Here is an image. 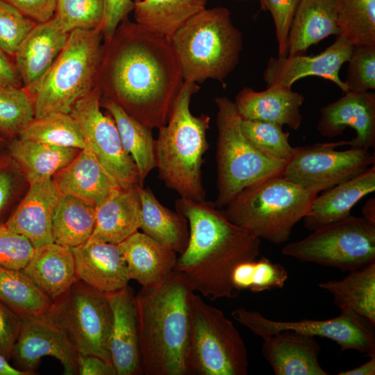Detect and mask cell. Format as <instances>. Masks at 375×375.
I'll return each mask as SVG.
<instances>
[{
    "instance_id": "obj_1",
    "label": "cell",
    "mask_w": 375,
    "mask_h": 375,
    "mask_svg": "<svg viewBox=\"0 0 375 375\" xmlns=\"http://www.w3.org/2000/svg\"><path fill=\"white\" fill-rule=\"evenodd\" d=\"M184 81L171 40L124 19L105 42L97 86L142 124L160 128Z\"/></svg>"
},
{
    "instance_id": "obj_2",
    "label": "cell",
    "mask_w": 375,
    "mask_h": 375,
    "mask_svg": "<svg viewBox=\"0 0 375 375\" xmlns=\"http://www.w3.org/2000/svg\"><path fill=\"white\" fill-rule=\"evenodd\" d=\"M175 208L188 222L190 238L174 269L184 275L194 292L212 301L236 297L233 272L258 258L260 239L230 222L214 202L180 197Z\"/></svg>"
},
{
    "instance_id": "obj_3",
    "label": "cell",
    "mask_w": 375,
    "mask_h": 375,
    "mask_svg": "<svg viewBox=\"0 0 375 375\" xmlns=\"http://www.w3.org/2000/svg\"><path fill=\"white\" fill-rule=\"evenodd\" d=\"M195 293L184 275L173 270L160 283L135 295L142 374L188 375L190 303Z\"/></svg>"
},
{
    "instance_id": "obj_4",
    "label": "cell",
    "mask_w": 375,
    "mask_h": 375,
    "mask_svg": "<svg viewBox=\"0 0 375 375\" xmlns=\"http://www.w3.org/2000/svg\"><path fill=\"white\" fill-rule=\"evenodd\" d=\"M197 83L185 81L172 106L167 123L158 128L155 157L158 178L181 197L206 200L202 183L203 156L208 149L206 138L210 117L194 115L190 108Z\"/></svg>"
},
{
    "instance_id": "obj_5",
    "label": "cell",
    "mask_w": 375,
    "mask_h": 375,
    "mask_svg": "<svg viewBox=\"0 0 375 375\" xmlns=\"http://www.w3.org/2000/svg\"><path fill=\"white\" fill-rule=\"evenodd\" d=\"M183 81L224 83L240 60L242 35L224 7L206 8L170 38Z\"/></svg>"
},
{
    "instance_id": "obj_6",
    "label": "cell",
    "mask_w": 375,
    "mask_h": 375,
    "mask_svg": "<svg viewBox=\"0 0 375 375\" xmlns=\"http://www.w3.org/2000/svg\"><path fill=\"white\" fill-rule=\"evenodd\" d=\"M316 196L280 175L244 188L223 210L230 222L250 234L281 244Z\"/></svg>"
},
{
    "instance_id": "obj_7",
    "label": "cell",
    "mask_w": 375,
    "mask_h": 375,
    "mask_svg": "<svg viewBox=\"0 0 375 375\" xmlns=\"http://www.w3.org/2000/svg\"><path fill=\"white\" fill-rule=\"evenodd\" d=\"M100 27L70 32L60 54L42 78L26 90L35 117L70 113L74 104L97 87L104 45Z\"/></svg>"
},
{
    "instance_id": "obj_8",
    "label": "cell",
    "mask_w": 375,
    "mask_h": 375,
    "mask_svg": "<svg viewBox=\"0 0 375 375\" xmlns=\"http://www.w3.org/2000/svg\"><path fill=\"white\" fill-rule=\"evenodd\" d=\"M217 108L216 144L217 197L214 202L224 208L244 188L282 175L288 161L269 158L245 138L234 102L226 97L215 99Z\"/></svg>"
},
{
    "instance_id": "obj_9",
    "label": "cell",
    "mask_w": 375,
    "mask_h": 375,
    "mask_svg": "<svg viewBox=\"0 0 375 375\" xmlns=\"http://www.w3.org/2000/svg\"><path fill=\"white\" fill-rule=\"evenodd\" d=\"M188 375H246L244 342L224 312L194 293L190 303V331L185 358Z\"/></svg>"
},
{
    "instance_id": "obj_10",
    "label": "cell",
    "mask_w": 375,
    "mask_h": 375,
    "mask_svg": "<svg viewBox=\"0 0 375 375\" xmlns=\"http://www.w3.org/2000/svg\"><path fill=\"white\" fill-rule=\"evenodd\" d=\"M312 232L286 244L282 254L349 272L375 262V222L350 215Z\"/></svg>"
},
{
    "instance_id": "obj_11",
    "label": "cell",
    "mask_w": 375,
    "mask_h": 375,
    "mask_svg": "<svg viewBox=\"0 0 375 375\" xmlns=\"http://www.w3.org/2000/svg\"><path fill=\"white\" fill-rule=\"evenodd\" d=\"M46 316L66 333L78 353L97 356L112 363V315L106 293L78 280L53 301Z\"/></svg>"
},
{
    "instance_id": "obj_12",
    "label": "cell",
    "mask_w": 375,
    "mask_h": 375,
    "mask_svg": "<svg viewBox=\"0 0 375 375\" xmlns=\"http://www.w3.org/2000/svg\"><path fill=\"white\" fill-rule=\"evenodd\" d=\"M344 145L347 141L297 147L282 176L317 195L374 165L375 155L369 150L353 147L335 150Z\"/></svg>"
},
{
    "instance_id": "obj_13",
    "label": "cell",
    "mask_w": 375,
    "mask_h": 375,
    "mask_svg": "<svg viewBox=\"0 0 375 375\" xmlns=\"http://www.w3.org/2000/svg\"><path fill=\"white\" fill-rule=\"evenodd\" d=\"M336 317L325 320L303 319L280 322L266 318L256 310L244 307L231 312L233 318L262 339L283 331H292L335 342L342 351L355 350L367 356L375 355L374 326L348 309Z\"/></svg>"
},
{
    "instance_id": "obj_14",
    "label": "cell",
    "mask_w": 375,
    "mask_h": 375,
    "mask_svg": "<svg viewBox=\"0 0 375 375\" xmlns=\"http://www.w3.org/2000/svg\"><path fill=\"white\" fill-rule=\"evenodd\" d=\"M101 92L97 86L73 106L84 142L120 188L139 185L135 164L124 150L112 117L101 110Z\"/></svg>"
},
{
    "instance_id": "obj_15",
    "label": "cell",
    "mask_w": 375,
    "mask_h": 375,
    "mask_svg": "<svg viewBox=\"0 0 375 375\" xmlns=\"http://www.w3.org/2000/svg\"><path fill=\"white\" fill-rule=\"evenodd\" d=\"M44 356L58 360L64 374H78V352L66 333L46 315L23 318L11 354L12 366L25 375L33 374Z\"/></svg>"
},
{
    "instance_id": "obj_16",
    "label": "cell",
    "mask_w": 375,
    "mask_h": 375,
    "mask_svg": "<svg viewBox=\"0 0 375 375\" xmlns=\"http://www.w3.org/2000/svg\"><path fill=\"white\" fill-rule=\"evenodd\" d=\"M353 44L341 35L320 53L271 58L263 73L268 87L292 88L293 83L307 76H319L334 83L344 93L348 91L339 75L341 67L349 60Z\"/></svg>"
},
{
    "instance_id": "obj_17",
    "label": "cell",
    "mask_w": 375,
    "mask_h": 375,
    "mask_svg": "<svg viewBox=\"0 0 375 375\" xmlns=\"http://www.w3.org/2000/svg\"><path fill=\"white\" fill-rule=\"evenodd\" d=\"M350 127L356 137L347 145L369 150L375 147V93L346 92L320 110L317 130L324 137L335 138Z\"/></svg>"
},
{
    "instance_id": "obj_18",
    "label": "cell",
    "mask_w": 375,
    "mask_h": 375,
    "mask_svg": "<svg viewBox=\"0 0 375 375\" xmlns=\"http://www.w3.org/2000/svg\"><path fill=\"white\" fill-rule=\"evenodd\" d=\"M112 315L110 353L117 375L142 374L135 295L127 285L106 293Z\"/></svg>"
},
{
    "instance_id": "obj_19",
    "label": "cell",
    "mask_w": 375,
    "mask_h": 375,
    "mask_svg": "<svg viewBox=\"0 0 375 375\" xmlns=\"http://www.w3.org/2000/svg\"><path fill=\"white\" fill-rule=\"evenodd\" d=\"M58 194L52 178L30 184L26 195L4 224L26 238L35 249L53 243L52 217Z\"/></svg>"
},
{
    "instance_id": "obj_20",
    "label": "cell",
    "mask_w": 375,
    "mask_h": 375,
    "mask_svg": "<svg viewBox=\"0 0 375 375\" xmlns=\"http://www.w3.org/2000/svg\"><path fill=\"white\" fill-rule=\"evenodd\" d=\"M68 33L58 19L37 23L15 54V65L22 84L28 90L47 73L64 49Z\"/></svg>"
},
{
    "instance_id": "obj_21",
    "label": "cell",
    "mask_w": 375,
    "mask_h": 375,
    "mask_svg": "<svg viewBox=\"0 0 375 375\" xmlns=\"http://www.w3.org/2000/svg\"><path fill=\"white\" fill-rule=\"evenodd\" d=\"M71 249L78 280L104 293L128 285L126 262L118 244L86 242Z\"/></svg>"
},
{
    "instance_id": "obj_22",
    "label": "cell",
    "mask_w": 375,
    "mask_h": 375,
    "mask_svg": "<svg viewBox=\"0 0 375 375\" xmlns=\"http://www.w3.org/2000/svg\"><path fill=\"white\" fill-rule=\"evenodd\" d=\"M315 336L283 331L263 338L261 353L276 375H328Z\"/></svg>"
},
{
    "instance_id": "obj_23",
    "label": "cell",
    "mask_w": 375,
    "mask_h": 375,
    "mask_svg": "<svg viewBox=\"0 0 375 375\" xmlns=\"http://www.w3.org/2000/svg\"><path fill=\"white\" fill-rule=\"evenodd\" d=\"M305 100L292 88L268 87L256 91L244 87L237 94L234 104L241 119L260 120L285 125L297 130L302 123L301 107Z\"/></svg>"
},
{
    "instance_id": "obj_24",
    "label": "cell",
    "mask_w": 375,
    "mask_h": 375,
    "mask_svg": "<svg viewBox=\"0 0 375 375\" xmlns=\"http://www.w3.org/2000/svg\"><path fill=\"white\" fill-rule=\"evenodd\" d=\"M138 185L117 189L95 207V224L87 242L118 244L138 231L141 203Z\"/></svg>"
},
{
    "instance_id": "obj_25",
    "label": "cell",
    "mask_w": 375,
    "mask_h": 375,
    "mask_svg": "<svg viewBox=\"0 0 375 375\" xmlns=\"http://www.w3.org/2000/svg\"><path fill=\"white\" fill-rule=\"evenodd\" d=\"M375 191V166L353 178L323 191L313 199L310 211L303 218L306 229L313 231L343 220L364 197Z\"/></svg>"
},
{
    "instance_id": "obj_26",
    "label": "cell",
    "mask_w": 375,
    "mask_h": 375,
    "mask_svg": "<svg viewBox=\"0 0 375 375\" xmlns=\"http://www.w3.org/2000/svg\"><path fill=\"white\" fill-rule=\"evenodd\" d=\"M52 179L58 190L96 207L120 188L87 147L56 173Z\"/></svg>"
},
{
    "instance_id": "obj_27",
    "label": "cell",
    "mask_w": 375,
    "mask_h": 375,
    "mask_svg": "<svg viewBox=\"0 0 375 375\" xmlns=\"http://www.w3.org/2000/svg\"><path fill=\"white\" fill-rule=\"evenodd\" d=\"M118 246L130 280L136 281L142 287L158 285L175 269L176 253L142 232H135Z\"/></svg>"
},
{
    "instance_id": "obj_28",
    "label": "cell",
    "mask_w": 375,
    "mask_h": 375,
    "mask_svg": "<svg viewBox=\"0 0 375 375\" xmlns=\"http://www.w3.org/2000/svg\"><path fill=\"white\" fill-rule=\"evenodd\" d=\"M332 35H340L334 0H301L290 28L287 56L305 54Z\"/></svg>"
},
{
    "instance_id": "obj_29",
    "label": "cell",
    "mask_w": 375,
    "mask_h": 375,
    "mask_svg": "<svg viewBox=\"0 0 375 375\" xmlns=\"http://www.w3.org/2000/svg\"><path fill=\"white\" fill-rule=\"evenodd\" d=\"M22 271L52 301L78 281L72 249L56 243L35 249Z\"/></svg>"
},
{
    "instance_id": "obj_30",
    "label": "cell",
    "mask_w": 375,
    "mask_h": 375,
    "mask_svg": "<svg viewBox=\"0 0 375 375\" xmlns=\"http://www.w3.org/2000/svg\"><path fill=\"white\" fill-rule=\"evenodd\" d=\"M138 191L141 203L140 229L176 253H182L190 238L187 219L164 206L149 187L138 185Z\"/></svg>"
},
{
    "instance_id": "obj_31",
    "label": "cell",
    "mask_w": 375,
    "mask_h": 375,
    "mask_svg": "<svg viewBox=\"0 0 375 375\" xmlns=\"http://www.w3.org/2000/svg\"><path fill=\"white\" fill-rule=\"evenodd\" d=\"M8 153L30 184L51 178L67 166L81 149L13 138Z\"/></svg>"
},
{
    "instance_id": "obj_32",
    "label": "cell",
    "mask_w": 375,
    "mask_h": 375,
    "mask_svg": "<svg viewBox=\"0 0 375 375\" xmlns=\"http://www.w3.org/2000/svg\"><path fill=\"white\" fill-rule=\"evenodd\" d=\"M101 104L112 117L117 126L122 144L135 164L139 185L156 168L155 140L152 129L128 115L120 106L108 99Z\"/></svg>"
},
{
    "instance_id": "obj_33",
    "label": "cell",
    "mask_w": 375,
    "mask_h": 375,
    "mask_svg": "<svg viewBox=\"0 0 375 375\" xmlns=\"http://www.w3.org/2000/svg\"><path fill=\"white\" fill-rule=\"evenodd\" d=\"M319 287L333 295L340 310H351L375 326V262L350 272L342 280L320 283Z\"/></svg>"
},
{
    "instance_id": "obj_34",
    "label": "cell",
    "mask_w": 375,
    "mask_h": 375,
    "mask_svg": "<svg viewBox=\"0 0 375 375\" xmlns=\"http://www.w3.org/2000/svg\"><path fill=\"white\" fill-rule=\"evenodd\" d=\"M95 224V207L59 192L52 217L53 243L74 248L86 243Z\"/></svg>"
},
{
    "instance_id": "obj_35",
    "label": "cell",
    "mask_w": 375,
    "mask_h": 375,
    "mask_svg": "<svg viewBox=\"0 0 375 375\" xmlns=\"http://www.w3.org/2000/svg\"><path fill=\"white\" fill-rule=\"evenodd\" d=\"M208 0H133L135 22L168 38L206 9Z\"/></svg>"
},
{
    "instance_id": "obj_36",
    "label": "cell",
    "mask_w": 375,
    "mask_h": 375,
    "mask_svg": "<svg viewBox=\"0 0 375 375\" xmlns=\"http://www.w3.org/2000/svg\"><path fill=\"white\" fill-rule=\"evenodd\" d=\"M0 301L20 317H43L53 301L22 270L0 265Z\"/></svg>"
},
{
    "instance_id": "obj_37",
    "label": "cell",
    "mask_w": 375,
    "mask_h": 375,
    "mask_svg": "<svg viewBox=\"0 0 375 375\" xmlns=\"http://www.w3.org/2000/svg\"><path fill=\"white\" fill-rule=\"evenodd\" d=\"M18 138L63 147L82 149L85 142L70 113L53 112L34 117L18 133Z\"/></svg>"
},
{
    "instance_id": "obj_38",
    "label": "cell",
    "mask_w": 375,
    "mask_h": 375,
    "mask_svg": "<svg viewBox=\"0 0 375 375\" xmlns=\"http://www.w3.org/2000/svg\"><path fill=\"white\" fill-rule=\"evenodd\" d=\"M341 36L353 46L375 45V0H334Z\"/></svg>"
},
{
    "instance_id": "obj_39",
    "label": "cell",
    "mask_w": 375,
    "mask_h": 375,
    "mask_svg": "<svg viewBox=\"0 0 375 375\" xmlns=\"http://www.w3.org/2000/svg\"><path fill=\"white\" fill-rule=\"evenodd\" d=\"M288 278V273L283 265L261 257L238 265L232 274V283L235 291L258 293L281 289Z\"/></svg>"
},
{
    "instance_id": "obj_40",
    "label": "cell",
    "mask_w": 375,
    "mask_h": 375,
    "mask_svg": "<svg viewBox=\"0 0 375 375\" xmlns=\"http://www.w3.org/2000/svg\"><path fill=\"white\" fill-rule=\"evenodd\" d=\"M242 131L247 140L265 156L288 161L296 151L289 142L290 133L267 122L241 119Z\"/></svg>"
},
{
    "instance_id": "obj_41",
    "label": "cell",
    "mask_w": 375,
    "mask_h": 375,
    "mask_svg": "<svg viewBox=\"0 0 375 375\" xmlns=\"http://www.w3.org/2000/svg\"><path fill=\"white\" fill-rule=\"evenodd\" d=\"M35 117L32 99L22 87L0 85V132L13 137Z\"/></svg>"
},
{
    "instance_id": "obj_42",
    "label": "cell",
    "mask_w": 375,
    "mask_h": 375,
    "mask_svg": "<svg viewBox=\"0 0 375 375\" xmlns=\"http://www.w3.org/2000/svg\"><path fill=\"white\" fill-rule=\"evenodd\" d=\"M103 13V0H57L54 16L62 28L69 33L76 29L100 27Z\"/></svg>"
},
{
    "instance_id": "obj_43",
    "label": "cell",
    "mask_w": 375,
    "mask_h": 375,
    "mask_svg": "<svg viewBox=\"0 0 375 375\" xmlns=\"http://www.w3.org/2000/svg\"><path fill=\"white\" fill-rule=\"evenodd\" d=\"M36 24L11 4L0 0V49L14 56Z\"/></svg>"
},
{
    "instance_id": "obj_44",
    "label": "cell",
    "mask_w": 375,
    "mask_h": 375,
    "mask_svg": "<svg viewBox=\"0 0 375 375\" xmlns=\"http://www.w3.org/2000/svg\"><path fill=\"white\" fill-rule=\"evenodd\" d=\"M344 81L348 91L365 92L375 89V45L353 46ZM347 91V92H348Z\"/></svg>"
},
{
    "instance_id": "obj_45",
    "label": "cell",
    "mask_w": 375,
    "mask_h": 375,
    "mask_svg": "<svg viewBox=\"0 0 375 375\" xmlns=\"http://www.w3.org/2000/svg\"><path fill=\"white\" fill-rule=\"evenodd\" d=\"M35 251L30 241L9 228L0 224V265L22 270Z\"/></svg>"
},
{
    "instance_id": "obj_46",
    "label": "cell",
    "mask_w": 375,
    "mask_h": 375,
    "mask_svg": "<svg viewBox=\"0 0 375 375\" xmlns=\"http://www.w3.org/2000/svg\"><path fill=\"white\" fill-rule=\"evenodd\" d=\"M301 0H263L262 10L269 11L275 26L278 57L288 55V38L290 28Z\"/></svg>"
},
{
    "instance_id": "obj_47",
    "label": "cell",
    "mask_w": 375,
    "mask_h": 375,
    "mask_svg": "<svg viewBox=\"0 0 375 375\" xmlns=\"http://www.w3.org/2000/svg\"><path fill=\"white\" fill-rule=\"evenodd\" d=\"M19 167L9 153L0 156V224L4 214L12 204L18 190Z\"/></svg>"
},
{
    "instance_id": "obj_48",
    "label": "cell",
    "mask_w": 375,
    "mask_h": 375,
    "mask_svg": "<svg viewBox=\"0 0 375 375\" xmlns=\"http://www.w3.org/2000/svg\"><path fill=\"white\" fill-rule=\"evenodd\" d=\"M133 0H103V13L100 25L104 42L112 38L119 24L133 10Z\"/></svg>"
},
{
    "instance_id": "obj_49",
    "label": "cell",
    "mask_w": 375,
    "mask_h": 375,
    "mask_svg": "<svg viewBox=\"0 0 375 375\" xmlns=\"http://www.w3.org/2000/svg\"><path fill=\"white\" fill-rule=\"evenodd\" d=\"M22 318L0 301V353L8 361L17 338Z\"/></svg>"
},
{
    "instance_id": "obj_50",
    "label": "cell",
    "mask_w": 375,
    "mask_h": 375,
    "mask_svg": "<svg viewBox=\"0 0 375 375\" xmlns=\"http://www.w3.org/2000/svg\"><path fill=\"white\" fill-rule=\"evenodd\" d=\"M38 23L45 22L55 15L57 0H4Z\"/></svg>"
},
{
    "instance_id": "obj_51",
    "label": "cell",
    "mask_w": 375,
    "mask_h": 375,
    "mask_svg": "<svg viewBox=\"0 0 375 375\" xmlns=\"http://www.w3.org/2000/svg\"><path fill=\"white\" fill-rule=\"evenodd\" d=\"M77 365L80 375H117L112 363L94 355L78 353Z\"/></svg>"
},
{
    "instance_id": "obj_52",
    "label": "cell",
    "mask_w": 375,
    "mask_h": 375,
    "mask_svg": "<svg viewBox=\"0 0 375 375\" xmlns=\"http://www.w3.org/2000/svg\"><path fill=\"white\" fill-rule=\"evenodd\" d=\"M0 85L21 87L22 82L15 64L0 49Z\"/></svg>"
},
{
    "instance_id": "obj_53",
    "label": "cell",
    "mask_w": 375,
    "mask_h": 375,
    "mask_svg": "<svg viewBox=\"0 0 375 375\" xmlns=\"http://www.w3.org/2000/svg\"><path fill=\"white\" fill-rule=\"evenodd\" d=\"M369 360L362 365L346 371H342L338 375H374L375 355L369 356Z\"/></svg>"
},
{
    "instance_id": "obj_54",
    "label": "cell",
    "mask_w": 375,
    "mask_h": 375,
    "mask_svg": "<svg viewBox=\"0 0 375 375\" xmlns=\"http://www.w3.org/2000/svg\"><path fill=\"white\" fill-rule=\"evenodd\" d=\"M0 375H24L10 365L8 360L0 353Z\"/></svg>"
},
{
    "instance_id": "obj_55",
    "label": "cell",
    "mask_w": 375,
    "mask_h": 375,
    "mask_svg": "<svg viewBox=\"0 0 375 375\" xmlns=\"http://www.w3.org/2000/svg\"><path fill=\"white\" fill-rule=\"evenodd\" d=\"M362 217L375 222V199H368L362 208Z\"/></svg>"
},
{
    "instance_id": "obj_56",
    "label": "cell",
    "mask_w": 375,
    "mask_h": 375,
    "mask_svg": "<svg viewBox=\"0 0 375 375\" xmlns=\"http://www.w3.org/2000/svg\"><path fill=\"white\" fill-rule=\"evenodd\" d=\"M5 143V139L2 137L1 135H0V149L2 148Z\"/></svg>"
},
{
    "instance_id": "obj_57",
    "label": "cell",
    "mask_w": 375,
    "mask_h": 375,
    "mask_svg": "<svg viewBox=\"0 0 375 375\" xmlns=\"http://www.w3.org/2000/svg\"><path fill=\"white\" fill-rule=\"evenodd\" d=\"M260 2V4L262 2L263 0H258Z\"/></svg>"
}]
</instances>
